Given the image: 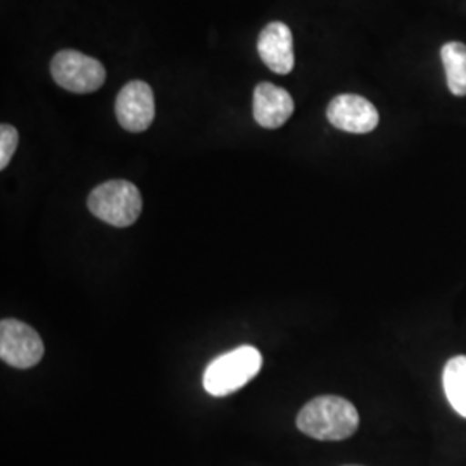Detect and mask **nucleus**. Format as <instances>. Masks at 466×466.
I'll list each match as a JSON object with an SVG mask.
<instances>
[{
  "label": "nucleus",
  "mask_w": 466,
  "mask_h": 466,
  "mask_svg": "<svg viewBox=\"0 0 466 466\" xmlns=\"http://www.w3.org/2000/svg\"><path fill=\"white\" fill-rule=\"evenodd\" d=\"M252 115L256 123L263 128H280L294 115V99L280 86L263 82L254 88Z\"/></svg>",
  "instance_id": "9"
},
{
  "label": "nucleus",
  "mask_w": 466,
  "mask_h": 466,
  "mask_svg": "<svg viewBox=\"0 0 466 466\" xmlns=\"http://www.w3.org/2000/svg\"><path fill=\"white\" fill-rule=\"evenodd\" d=\"M258 52L261 61L277 75H289L294 67V36L290 28L280 23L267 25L258 38Z\"/></svg>",
  "instance_id": "8"
},
{
  "label": "nucleus",
  "mask_w": 466,
  "mask_h": 466,
  "mask_svg": "<svg viewBox=\"0 0 466 466\" xmlns=\"http://www.w3.org/2000/svg\"><path fill=\"white\" fill-rule=\"evenodd\" d=\"M261 367V352L252 346H240L213 360L204 371L202 383L211 396L225 398L249 383Z\"/></svg>",
  "instance_id": "2"
},
{
  "label": "nucleus",
  "mask_w": 466,
  "mask_h": 466,
  "mask_svg": "<svg viewBox=\"0 0 466 466\" xmlns=\"http://www.w3.org/2000/svg\"><path fill=\"white\" fill-rule=\"evenodd\" d=\"M327 117L335 128L348 134H370L380 121L377 107L354 94H342L332 99L327 107Z\"/></svg>",
  "instance_id": "7"
},
{
  "label": "nucleus",
  "mask_w": 466,
  "mask_h": 466,
  "mask_svg": "<svg viewBox=\"0 0 466 466\" xmlns=\"http://www.w3.org/2000/svg\"><path fill=\"white\" fill-rule=\"evenodd\" d=\"M117 123L132 134L146 132L156 116V102L150 85L134 80L125 85L116 97Z\"/></svg>",
  "instance_id": "6"
},
{
  "label": "nucleus",
  "mask_w": 466,
  "mask_h": 466,
  "mask_svg": "<svg viewBox=\"0 0 466 466\" xmlns=\"http://www.w3.org/2000/svg\"><path fill=\"white\" fill-rule=\"evenodd\" d=\"M86 204L94 217L117 228L134 225L144 206L137 185L127 180H109L100 184L90 192Z\"/></svg>",
  "instance_id": "3"
},
{
  "label": "nucleus",
  "mask_w": 466,
  "mask_h": 466,
  "mask_svg": "<svg viewBox=\"0 0 466 466\" xmlns=\"http://www.w3.org/2000/svg\"><path fill=\"white\" fill-rule=\"evenodd\" d=\"M442 65L446 71L448 88L452 96H466V46L461 42H450L441 50Z\"/></svg>",
  "instance_id": "10"
},
{
  "label": "nucleus",
  "mask_w": 466,
  "mask_h": 466,
  "mask_svg": "<svg viewBox=\"0 0 466 466\" xmlns=\"http://www.w3.org/2000/svg\"><path fill=\"white\" fill-rule=\"evenodd\" d=\"M296 423L300 432L317 441H344L358 431L360 415L344 398L319 396L300 410Z\"/></svg>",
  "instance_id": "1"
},
{
  "label": "nucleus",
  "mask_w": 466,
  "mask_h": 466,
  "mask_svg": "<svg viewBox=\"0 0 466 466\" xmlns=\"http://www.w3.org/2000/svg\"><path fill=\"white\" fill-rule=\"evenodd\" d=\"M54 82L73 94H92L106 82L104 65L78 50H59L50 63Z\"/></svg>",
  "instance_id": "4"
},
{
  "label": "nucleus",
  "mask_w": 466,
  "mask_h": 466,
  "mask_svg": "<svg viewBox=\"0 0 466 466\" xmlns=\"http://www.w3.org/2000/svg\"><path fill=\"white\" fill-rule=\"evenodd\" d=\"M44 342L34 329L19 319L0 321V358L11 367L26 370L44 358Z\"/></svg>",
  "instance_id": "5"
},
{
  "label": "nucleus",
  "mask_w": 466,
  "mask_h": 466,
  "mask_svg": "<svg viewBox=\"0 0 466 466\" xmlns=\"http://www.w3.org/2000/svg\"><path fill=\"white\" fill-rule=\"evenodd\" d=\"M350 466H354V465H350Z\"/></svg>",
  "instance_id": "13"
},
{
  "label": "nucleus",
  "mask_w": 466,
  "mask_h": 466,
  "mask_svg": "<svg viewBox=\"0 0 466 466\" xmlns=\"http://www.w3.org/2000/svg\"><path fill=\"white\" fill-rule=\"evenodd\" d=\"M19 144V134L13 125L4 123L0 127V169H5L11 163Z\"/></svg>",
  "instance_id": "12"
},
{
  "label": "nucleus",
  "mask_w": 466,
  "mask_h": 466,
  "mask_svg": "<svg viewBox=\"0 0 466 466\" xmlns=\"http://www.w3.org/2000/svg\"><path fill=\"white\" fill-rule=\"evenodd\" d=\"M442 383L454 411L466 418V356H456L448 361Z\"/></svg>",
  "instance_id": "11"
}]
</instances>
